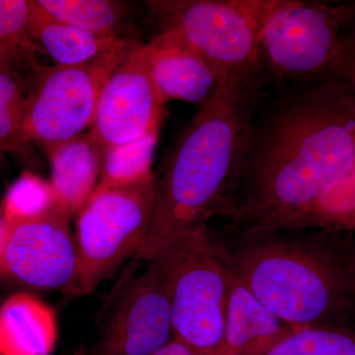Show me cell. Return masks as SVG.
Here are the masks:
<instances>
[{
	"label": "cell",
	"mask_w": 355,
	"mask_h": 355,
	"mask_svg": "<svg viewBox=\"0 0 355 355\" xmlns=\"http://www.w3.org/2000/svg\"><path fill=\"white\" fill-rule=\"evenodd\" d=\"M164 103L153 80L146 44L132 42L102 89L88 137L104 157L111 149L159 132Z\"/></svg>",
	"instance_id": "10"
},
{
	"label": "cell",
	"mask_w": 355,
	"mask_h": 355,
	"mask_svg": "<svg viewBox=\"0 0 355 355\" xmlns=\"http://www.w3.org/2000/svg\"><path fill=\"white\" fill-rule=\"evenodd\" d=\"M30 34L55 64L71 67L94 62L108 55L125 39L118 35L97 34L55 19L31 1Z\"/></svg>",
	"instance_id": "16"
},
{
	"label": "cell",
	"mask_w": 355,
	"mask_h": 355,
	"mask_svg": "<svg viewBox=\"0 0 355 355\" xmlns=\"http://www.w3.org/2000/svg\"><path fill=\"white\" fill-rule=\"evenodd\" d=\"M132 42L125 40L94 62L33 67L25 98L24 130L30 144L50 150L91 127L105 83Z\"/></svg>",
	"instance_id": "8"
},
{
	"label": "cell",
	"mask_w": 355,
	"mask_h": 355,
	"mask_svg": "<svg viewBox=\"0 0 355 355\" xmlns=\"http://www.w3.org/2000/svg\"><path fill=\"white\" fill-rule=\"evenodd\" d=\"M214 233L231 270L294 331L355 315V236L231 224Z\"/></svg>",
	"instance_id": "3"
},
{
	"label": "cell",
	"mask_w": 355,
	"mask_h": 355,
	"mask_svg": "<svg viewBox=\"0 0 355 355\" xmlns=\"http://www.w3.org/2000/svg\"><path fill=\"white\" fill-rule=\"evenodd\" d=\"M6 231V222L2 216L1 211H0V246H1L2 241H3L4 235Z\"/></svg>",
	"instance_id": "27"
},
{
	"label": "cell",
	"mask_w": 355,
	"mask_h": 355,
	"mask_svg": "<svg viewBox=\"0 0 355 355\" xmlns=\"http://www.w3.org/2000/svg\"><path fill=\"white\" fill-rule=\"evenodd\" d=\"M293 331L234 273L226 311L222 355H266Z\"/></svg>",
	"instance_id": "13"
},
{
	"label": "cell",
	"mask_w": 355,
	"mask_h": 355,
	"mask_svg": "<svg viewBox=\"0 0 355 355\" xmlns=\"http://www.w3.org/2000/svg\"><path fill=\"white\" fill-rule=\"evenodd\" d=\"M159 132L111 149L103 157L100 181L103 186H128L153 176L151 162Z\"/></svg>",
	"instance_id": "20"
},
{
	"label": "cell",
	"mask_w": 355,
	"mask_h": 355,
	"mask_svg": "<svg viewBox=\"0 0 355 355\" xmlns=\"http://www.w3.org/2000/svg\"><path fill=\"white\" fill-rule=\"evenodd\" d=\"M259 76L223 79L198 107L155 176L148 234L137 259L157 260L178 241L230 218L250 125L263 97Z\"/></svg>",
	"instance_id": "2"
},
{
	"label": "cell",
	"mask_w": 355,
	"mask_h": 355,
	"mask_svg": "<svg viewBox=\"0 0 355 355\" xmlns=\"http://www.w3.org/2000/svg\"><path fill=\"white\" fill-rule=\"evenodd\" d=\"M354 295H355V275H354Z\"/></svg>",
	"instance_id": "29"
},
{
	"label": "cell",
	"mask_w": 355,
	"mask_h": 355,
	"mask_svg": "<svg viewBox=\"0 0 355 355\" xmlns=\"http://www.w3.org/2000/svg\"><path fill=\"white\" fill-rule=\"evenodd\" d=\"M58 205L50 182L25 172L4 198L1 214L6 223L41 216Z\"/></svg>",
	"instance_id": "22"
},
{
	"label": "cell",
	"mask_w": 355,
	"mask_h": 355,
	"mask_svg": "<svg viewBox=\"0 0 355 355\" xmlns=\"http://www.w3.org/2000/svg\"><path fill=\"white\" fill-rule=\"evenodd\" d=\"M58 340L55 310L31 292L0 305V355H51Z\"/></svg>",
	"instance_id": "14"
},
{
	"label": "cell",
	"mask_w": 355,
	"mask_h": 355,
	"mask_svg": "<svg viewBox=\"0 0 355 355\" xmlns=\"http://www.w3.org/2000/svg\"><path fill=\"white\" fill-rule=\"evenodd\" d=\"M55 19L85 31L118 35L127 16L125 3L113 0H37Z\"/></svg>",
	"instance_id": "19"
},
{
	"label": "cell",
	"mask_w": 355,
	"mask_h": 355,
	"mask_svg": "<svg viewBox=\"0 0 355 355\" xmlns=\"http://www.w3.org/2000/svg\"><path fill=\"white\" fill-rule=\"evenodd\" d=\"M146 6L159 32L171 34L197 53L221 80L261 77L258 39L263 0H153Z\"/></svg>",
	"instance_id": "6"
},
{
	"label": "cell",
	"mask_w": 355,
	"mask_h": 355,
	"mask_svg": "<svg viewBox=\"0 0 355 355\" xmlns=\"http://www.w3.org/2000/svg\"><path fill=\"white\" fill-rule=\"evenodd\" d=\"M304 229L355 236V161L342 181L286 230Z\"/></svg>",
	"instance_id": "18"
},
{
	"label": "cell",
	"mask_w": 355,
	"mask_h": 355,
	"mask_svg": "<svg viewBox=\"0 0 355 355\" xmlns=\"http://www.w3.org/2000/svg\"><path fill=\"white\" fill-rule=\"evenodd\" d=\"M2 157H3V155H2V153H0V159H1Z\"/></svg>",
	"instance_id": "30"
},
{
	"label": "cell",
	"mask_w": 355,
	"mask_h": 355,
	"mask_svg": "<svg viewBox=\"0 0 355 355\" xmlns=\"http://www.w3.org/2000/svg\"><path fill=\"white\" fill-rule=\"evenodd\" d=\"M155 176L128 186L97 184L77 214L76 240L83 296L139 256L148 234Z\"/></svg>",
	"instance_id": "7"
},
{
	"label": "cell",
	"mask_w": 355,
	"mask_h": 355,
	"mask_svg": "<svg viewBox=\"0 0 355 355\" xmlns=\"http://www.w3.org/2000/svg\"><path fill=\"white\" fill-rule=\"evenodd\" d=\"M34 60L25 53L0 44V72H19L21 67L26 64L34 67L37 64Z\"/></svg>",
	"instance_id": "25"
},
{
	"label": "cell",
	"mask_w": 355,
	"mask_h": 355,
	"mask_svg": "<svg viewBox=\"0 0 355 355\" xmlns=\"http://www.w3.org/2000/svg\"><path fill=\"white\" fill-rule=\"evenodd\" d=\"M151 355H205L198 352L190 345H187L177 338H173L164 347L159 349L157 352Z\"/></svg>",
	"instance_id": "26"
},
{
	"label": "cell",
	"mask_w": 355,
	"mask_h": 355,
	"mask_svg": "<svg viewBox=\"0 0 355 355\" xmlns=\"http://www.w3.org/2000/svg\"><path fill=\"white\" fill-rule=\"evenodd\" d=\"M335 78L345 84L355 97V20L349 19L343 33Z\"/></svg>",
	"instance_id": "24"
},
{
	"label": "cell",
	"mask_w": 355,
	"mask_h": 355,
	"mask_svg": "<svg viewBox=\"0 0 355 355\" xmlns=\"http://www.w3.org/2000/svg\"><path fill=\"white\" fill-rule=\"evenodd\" d=\"M123 282L102 322L94 355H151L173 336L171 304L162 261Z\"/></svg>",
	"instance_id": "11"
},
{
	"label": "cell",
	"mask_w": 355,
	"mask_h": 355,
	"mask_svg": "<svg viewBox=\"0 0 355 355\" xmlns=\"http://www.w3.org/2000/svg\"><path fill=\"white\" fill-rule=\"evenodd\" d=\"M354 161L355 97L347 86L334 77L286 89L254 114L229 220L288 229Z\"/></svg>",
	"instance_id": "1"
},
{
	"label": "cell",
	"mask_w": 355,
	"mask_h": 355,
	"mask_svg": "<svg viewBox=\"0 0 355 355\" xmlns=\"http://www.w3.org/2000/svg\"><path fill=\"white\" fill-rule=\"evenodd\" d=\"M350 8V18L355 20V0L354 1H349Z\"/></svg>",
	"instance_id": "28"
},
{
	"label": "cell",
	"mask_w": 355,
	"mask_h": 355,
	"mask_svg": "<svg viewBox=\"0 0 355 355\" xmlns=\"http://www.w3.org/2000/svg\"><path fill=\"white\" fill-rule=\"evenodd\" d=\"M146 46L153 80L164 102L200 107L218 88L222 80L216 70L171 34L159 32Z\"/></svg>",
	"instance_id": "12"
},
{
	"label": "cell",
	"mask_w": 355,
	"mask_h": 355,
	"mask_svg": "<svg viewBox=\"0 0 355 355\" xmlns=\"http://www.w3.org/2000/svg\"><path fill=\"white\" fill-rule=\"evenodd\" d=\"M26 93L27 83L19 72H0V153L34 165L32 144L24 130Z\"/></svg>",
	"instance_id": "17"
},
{
	"label": "cell",
	"mask_w": 355,
	"mask_h": 355,
	"mask_svg": "<svg viewBox=\"0 0 355 355\" xmlns=\"http://www.w3.org/2000/svg\"><path fill=\"white\" fill-rule=\"evenodd\" d=\"M71 216L57 205L41 216L6 223L0 279L23 291L83 296Z\"/></svg>",
	"instance_id": "9"
},
{
	"label": "cell",
	"mask_w": 355,
	"mask_h": 355,
	"mask_svg": "<svg viewBox=\"0 0 355 355\" xmlns=\"http://www.w3.org/2000/svg\"><path fill=\"white\" fill-rule=\"evenodd\" d=\"M349 19V1L263 0L258 67L265 85L334 78Z\"/></svg>",
	"instance_id": "4"
},
{
	"label": "cell",
	"mask_w": 355,
	"mask_h": 355,
	"mask_svg": "<svg viewBox=\"0 0 355 355\" xmlns=\"http://www.w3.org/2000/svg\"><path fill=\"white\" fill-rule=\"evenodd\" d=\"M46 153L55 200L71 217L77 216L97 187L102 154L87 135H79Z\"/></svg>",
	"instance_id": "15"
},
{
	"label": "cell",
	"mask_w": 355,
	"mask_h": 355,
	"mask_svg": "<svg viewBox=\"0 0 355 355\" xmlns=\"http://www.w3.org/2000/svg\"><path fill=\"white\" fill-rule=\"evenodd\" d=\"M31 1L0 0V44L29 57L44 51L30 34Z\"/></svg>",
	"instance_id": "23"
},
{
	"label": "cell",
	"mask_w": 355,
	"mask_h": 355,
	"mask_svg": "<svg viewBox=\"0 0 355 355\" xmlns=\"http://www.w3.org/2000/svg\"><path fill=\"white\" fill-rule=\"evenodd\" d=\"M266 355H355V330L338 324L300 329Z\"/></svg>",
	"instance_id": "21"
},
{
	"label": "cell",
	"mask_w": 355,
	"mask_h": 355,
	"mask_svg": "<svg viewBox=\"0 0 355 355\" xmlns=\"http://www.w3.org/2000/svg\"><path fill=\"white\" fill-rule=\"evenodd\" d=\"M162 261L173 336L205 355H222L233 273L211 229H202L173 245Z\"/></svg>",
	"instance_id": "5"
}]
</instances>
